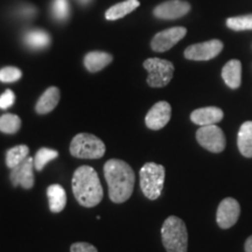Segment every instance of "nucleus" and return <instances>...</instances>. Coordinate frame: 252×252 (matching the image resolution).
Segmentation results:
<instances>
[{"instance_id": "1", "label": "nucleus", "mask_w": 252, "mask_h": 252, "mask_svg": "<svg viewBox=\"0 0 252 252\" xmlns=\"http://www.w3.org/2000/svg\"><path fill=\"white\" fill-rule=\"evenodd\" d=\"M104 178L109 186V196L113 203L126 202L134 189V171L119 159L108 160L104 165Z\"/></svg>"}, {"instance_id": "2", "label": "nucleus", "mask_w": 252, "mask_h": 252, "mask_svg": "<svg viewBox=\"0 0 252 252\" xmlns=\"http://www.w3.org/2000/svg\"><path fill=\"white\" fill-rule=\"evenodd\" d=\"M72 193L81 206L93 208L103 200V188L98 174L90 166H81L75 171L71 180Z\"/></svg>"}, {"instance_id": "3", "label": "nucleus", "mask_w": 252, "mask_h": 252, "mask_svg": "<svg viewBox=\"0 0 252 252\" xmlns=\"http://www.w3.org/2000/svg\"><path fill=\"white\" fill-rule=\"evenodd\" d=\"M162 244L167 252H187L188 231L181 219L169 216L161 226Z\"/></svg>"}, {"instance_id": "4", "label": "nucleus", "mask_w": 252, "mask_h": 252, "mask_svg": "<svg viewBox=\"0 0 252 252\" xmlns=\"http://www.w3.org/2000/svg\"><path fill=\"white\" fill-rule=\"evenodd\" d=\"M140 188L149 200H157L162 193L166 171L162 165L147 162L140 169Z\"/></svg>"}, {"instance_id": "5", "label": "nucleus", "mask_w": 252, "mask_h": 252, "mask_svg": "<svg viewBox=\"0 0 252 252\" xmlns=\"http://www.w3.org/2000/svg\"><path fill=\"white\" fill-rule=\"evenodd\" d=\"M69 151L78 159H99L105 154V145L96 135L78 133L72 138Z\"/></svg>"}, {"instance_id": "6", "label": "nucleus", "mask_w": 252, "mask_h": 252, "mask_svg": "<svg viewBox=\"0 0 252 252\" xmlns=\"http://www.w3.org/2000/svg\"><path fill=\"white\" fill-rule=\"evenodd\" d=\"M144 68L149 71L147 84L152 88L166 87L174 75V65L167 60L151 58L144 62Z\"/></svg>"}, {"instance_id": "7", "label": "nucleus", "mask_w": 252, "mask_h": 252, "mask_svg": "<svg viewBox=\"0 0 252 252\" xmlns=\"http://www.w3.org/2000/svg\"><path fill=\"white\" fill-rule=\"evenodd\" d=\"M196 140L203 149L209 152L220 153L225 149V135L215 124L201 126L196 132Z\"/></svg>"}, {"instance_id": "8", "label": "nucleus", "mask_w": 252, "mask_h": 252, "mask_svg": "<svg viewBox=\"0 0 252 252\" xmlns=\"http://www.w3.org/2000/svg\"><path fill=\"white\" fill-rule=\"evenodd\" d=\"M223 42L214 39L206 41V42L196 43L186 48L185 58L191 61H209L222 52Z\"/></svg>"}, {"instance_id": "9", "label": "nucleus", "mask_w": 252, "mask_h": 252, "mask_svg": "<svg viewBox=\"0 0 252 252\" xmlns=\"http://www.w3.org/2000/svg\"><path fill=\"white\" fill-rule=\"evenodd\" d=\"M241 215V206L238 201L226 197L220 203L216 212V222L220 229H229L237 223Z\"/></svg>"}, {"instance_id": "10", "label": "nucleus", "mask_w": 252, "mask_h": 252, "mask_svg": "<svg viewBox=\"0 0 252 252\" xmlns=\"http://www.w3.org/2000/svg\"><path fill=\"white\" fill-rule=\"evenodd\" d=\"M187 34L185 27H172L168 30L159 32L151 41V47L154 52L163 53L174 47L179 41L184 39Z\"/></svg>"}, {"instance_id": "11", "label": "nucleus", "mask_w": 252, "mask_h": 252, "mask_svg": "<svg viewBox=\"0 0 252 252\" xmlns=\"http://www.w3.org/2000/svg\"><path fill=\"white\" fill-rule=\"evenodd\" d=\"M34 158H27L20 165L11 169L9 180L14 187L21 186L25 189H32L35 184L34 176Z\"/></svg>"}, {"instance_id": "12", "label": "nucleus", "mask_w": 252, "mask_h": 252, "mask_svg": "<svg viewBox=\"0 0 252 252\" xmlns=\"http://www.w3.org/2000/svg\"><path fill=\"white\" fill-rule=\"evenodd\" d=\"M171 104L165 102V100H161V102L154 104L152 108L150 109V111L147 112L146 117H145V124L151 130H161L171 121Z\"/></svg>"}, {"instance_id": "13", "label": "nucleus", "mask_w": 252, "mask_h": 252, "mask_svg": "<svg viewBox=\"0 0 252 252\" xmlns=\"http://www.w3.org/2000/svg\"><path fill=\"white\" fill-rule=\"evenodd\" d=\"M190 11V5L184 0H168L154 8L153 13L159 19H178L184 17Z\"/></svg>"}, {"instance_id": "14", "label": "nucleus", "mask_w": 252, "mask_h": 252, "mask_svg": "<svg viewBox=\"0 0 252 252\" xmlns=\"http://www.w3.org/2000/svg\"><path fill=\"white\" fill-rule=\"evenodd\" d=\"M224 117V112L222 109L216 108V106H208V108L196 109L191 112L190 121L194 124L200 126L217 124Z\"/></svg>"}, {"instance_id": "15", "label": "nucleus", "mask_w": 252, "mask_h": 252, "mask_svg": "<svg viewBox=\"0 0 252 252\" xmlns=\"http://www.w3.org/2000/svg\"><path fill=\"white\" fill-rule=\"evenodd\" d=\"M60 97H61V93H60L59 88H48L45 93L41 94L39 100H37L35 105V111L39 115H47V113L52 112L58 106Z\"/></svg>"}, {"instance_id": "16", "label": "nucleus", "mask_w": 252, "mask_h": 252, "mask_svg": "<svg viewBox=\"0 0 252 252\" xmlns=\"http://www.w3.org/2000/svg\"><path fill=\"white\" fill-rule=\"evenodd\" d=\"M222 78L231 89H237L242 83V63L238 60L226 62L222 69Z\"/></svg>"}, {"instance_id": "17", "label": "nucleus", "mask_w": 252, "mask_h": 252, "mask_svg": "<svg viewBox=\"0 0 252 252\" xmlns=\"http://www.w3.org/2000/svg\"><path fill=\"white\" fill-rule=\"evenodd\" d=\"M49 209L52 213H61L67 204V194L64 188L60 185H52L47 188Z\"/></svg>"}, {"instance_id": "18", "label": "nucleus", "mask_w": 252, "mask_h": 252, "mask_svg": "<svg viewBox=\"0 0 252 252\" xmlns=\"http://www.w3.org/2000/svg\"><path fill=\"white\" fill-rule=\"evenodd\" d=\"M112 55L104 52H90L84 58V67L88 71L97 72L112 62Z\"/></svg>"}, {"instance_id": "19", "label": "nucleus", "mask_w": 252, "mask_h": 252, "mask_svg": "<svg viewBox=\"0 0 252 252\" xmlns=\"http://www.w3.org/2000/svg\"><path fill=\"white\" fill-rule=\"evenodd\" d=\"M237 146L242 156L252 158V122L242 124L237 135Z\"/></svg>"}, {"instance_id": "20", "label": "nucleus", "mask_w": 252, "mask_h": 252, "mask_svg": "<svg viewBox=\"0 0 252 252\" xmlns=\"http://www.w3.org/2000/svg\"><path fill=\"white\" fill-rule=\"evenodd\" d=\"M139 5L140 2L138 0H124V1L110 7L105 12L106 20H118V19H122L125 15L133 12Z\"/></svg>"}, {"instance_id": "21", "label": "nucleus", "mask_w": 252, "mask_h": 252, "mask_svg": "<svg viewBox=\"0 0 252 252\" xmlns=\"http://www.w3.org/2000/svg\"><path fill=\"white\" fill-rule=\"evenodd\" d=\"M28 153H30V149L26 145H18V146L12 147L6 152V166L11 169L14 168L27 159Z\"/></svg>"}, {"instance_id": "22", "label": "nucleus", "mask_w": 252, "mask_h": 252, "mask_svg": "<svg viewBox=\"0 0 252 252\" xmlns=\"http://www.w3.org/2000/svg\"><path fill=\"white\" fill-rule=\"evenodd\" d=\"M25 42L34 49L46 48L50 43V37L45 31L33 30L25 35Z\"/></svg>"}, {"instance_id": "23", "label": "nucleus", "mask_w": 252, "mask_h": 252, "mask_svg": "<svg viewBox=\"0 0 252 252\" xmlns=\"http://www.w3.org/2000/svg\"><path fill=\"white\" fill-rule=\"evenodd\" d=\"M21 119L13 113H6L0 117V132L13 134L20 130Z\"/></svg>"}, {"instance_id": "24", "label": "nucleus", "mask_w": 252, "mask_h": 252, "mask_svg": "<svg viewBox=\"0 0 252 252\" xmlns=\"http://www.w3.org/2000/svg\"><path fill=\"white\" fill-rule=\"evenodd\" d=\"M59 157V152L55 150L47 149V147H42L37 151L35 157H34V167L36 171H42L45 168L47 163L53 161Z\"/></svg>"}, {"instance_id": "25", "label": "nucleus", "mask_w": 252, "mask_h": 252, "mask_svg": "<svg viewBox=\"0 0 252 252\" xmlns=\"http://www.w3.org/2000/svg\"><path fill=\"white\" fill-rule=\"evenodd\" d=\"M226 26L232 31H251L252 14L229 18L228 20H226Z\"/></svg>"}, {"instance_id": "26", "label": "nucleus", "mask_w": 252, "mask_h": 252, "mask_svg": "<svg viewBox=\"0 0 252 252\" xmlns=\"http://www.w3.org/2000/svg\"><path fill=\"white\" fill-rule=\"evenodd\" d=\"M21 76H23V72L20 69L15 67H5L0 69V82H4V83L17 82L20 80Z\"/></svg>"}, {"instance_id": "27", "label": "nucleus", "mask_w": 252, "mask_h": 252, "mask_svg": "<svg viewBox=\"0 0 252 252\" xmlns=\"http://www.w3.org/2000/svg\"><path fill=\"white\" fill-rule=\"evenodd\" d=\"M69 5L67 0H54L53 2V14L59 20H65L69 17Z\"/></svg>"}, {"instance_id": "28", "label": "nucleus", "mask_w": 252, "mask_h": 252, "mask_svg": "<svg viewBox=\"0 0 252 252\" xmlns=\"http://www.w3.org/2000/svg\"><path fill=\"white\" fill-rule=\"evenodd\" d=\"M15 102V94L12 90H6L4 94L0 96V109L6 110L11 108Z\"/></svg>"}, {"instance_id": "29", "label": "nucleus", "mask_w": 252, "mask_h": 252, "mask_svg": "<svg viewBox=\"0 0 252 252\" xmlns=\"http://www.w3.org/2000/svg\"><path fill=\"white\" fill-rule=\"evenodd\" d=\"M70 252H98L93 244L86 242H77L70 247Z\"/></svg>"}, {"instance_id": "30", "label": "nucleus", "mask_w": 252, "mask_h": 252, "mask_svg": "<svg viewBox=\"0 0 252 252\" xmlns=\"http://www.w3.org/2000/svg\"><path fill=\"white\" fill-rule=\"evenodd\" d=\"M244 250L245 252H252V236H250L244 244Z\"/></svg>"}, {"instance_id": "31", "label": "nucleus", "mask_w": 252, "mask_h": 252, "mask_svg": "<svg viewBox=\"0 0 252 252\" xmlns=\"http://www.w3.org/2000/svg\"><path fill=\"white\" fill-rule=\"evenodd\" d=\"M81 1H82V2H84V4H86V2L89 1V0H81Z\"/></svg>"}]
</instances>
